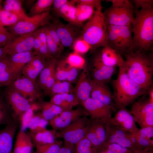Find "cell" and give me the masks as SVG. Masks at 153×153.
I'll use <instances>...</instances> for the list:
<instances>
[{
	"label": "cell",
	"instance_id": "obj_1",
	"mask_svg": "<svg viewBox=\"0 0 153 153\" xmlns=\"http://www.w3.org/2000/svg\"><path fill=\"white\" fill-rule=\"evenodd\" d=\"M123 65L130 78L147 92L153 86V53L139 50L125 54Z\"/></svg>",
	"mask_w": 153,
	"mask_h": 153
},
{
	"label": "cell",
	"instance_id": "obj_2",
	"mask_svg": "<svg viewBox=\"0 0 153 153\" xmlns=\"http://www.w3.org/2000/svg\"><path fill=\"white\" fill-rule=\"evenodd\" d=\"M133 27V51L145 53L153 50V8L149 6L135 12Z\"/></svg>",
	"mask_w": 153,
	"mask_h": 153
},
{
	"label": "cell",
	"instance_id": "obj_3",
	"mask_svg": "<svg viewBox=\"0 0 153 153\" xmlns=\"http://www.w3.org/2000/svg\"><path fill=\"white\" fill-rule=\"evenodd\" d=\"M116 78L110 81L116 109L126 107L147 92L129 77L122 65L118 67Z\"/></svg>",
	"mask_w": 153,
	"mask_h": 153
},
{
	"label": "cell",
	"instance_id": "obj_4",
	"mask_svg": "<svg viewBox=\"0 0 153 153\" xmlns=\"http://www.w3.org/2000/svg\"><path fill=\"white\" fill-rule=\"evenodd\" d=\"M79 38L90 45L91 52L100 47L109 46L102 10H95L93 15L84 24Z\"/></svg>",
	"mask_w": 153,
	"mask_h": 153
},
{
	"label": "cell",
	"instance_id": "obj_5",
	"mask_svg": "<svg viewBox=\"0 0 153 153\" xmlns=\"http://www.w3.org/2000/svg\"><path fill=\"white\" fill-rule=\"evenodd\" d=\"M111 6L102 14L106 24L125 26L132 24L135 20L134 8L131 1L128 0H108Z\"/></svg>",
	"mask_w": 153,
	"mask_h": 153
},
{
	"label": "cell",
	"instance_id": "obj_6",
	"mask_svg": "<svg viewBox=\"0 0 153 153\" xmlns=\"http://www.w3.org/2000/svg\"><path fill=\"white\" fill-rule=\"evenodd\" d=\"M109 46L122 56L133 52V27L106 25Z\"/></svg>",
	"mask_w": 153,
	"mask_h": 153
},
{
	"label": "cell",
	"instance_id": "obj_7",
	"mask_svg": "<svg viewBox=\"0 0 153 153\" xmlns=\"http://www.w3.org/2000/svg\"><path fill=\"white\" fill-rule=\"evenodd\" d=\"M90 120L86 116L80 117L59 130L57 135L63 139L64 145L73 148L74 145L85 137Z\"/></svg>",
	"mask_w": 153,
	"mask_h": 153
},
{
	"label": "cell",
	"instance_id": "obj_8",
	"mask_svg": "<svg viewBox=\"0 0 153 153\" xmlns=\"http://www.w3.org/2000/svg\"><path fill=\"white\" fill-rule=\"evenodd\" d=\"M49 10L37 15L27 17L15 24L5 27L7 30L17 36L33 32L48 24L52 18Z\"/></svg>",
	"mask_w": 153,
	"mask_h": 153
},
{
	"label": "cell",
	"instance_id": "obj_9",
	"mask_svg": "<svg viewBox=\"0 0 153 153\" xmlns=\"http://www.w3.org/2000/svg\"><path fill=\"white\" fill-rule=\"evenodd\" d=\"M145 94L134 102L130 110L141 128L153 127V102Z\"/></svg>",
	"mask_w": 153,
	"mask_h": 153
},
{
	"label": "cell",
	"instance_id": "obj_10",
	"mask_svg": "<svg viewBox=\"0 0 153 153\" xmlns=\"http://www.w3.org/2000/svg\"><path fill=\"white\" fill-rule=\"evenodd\" d=\"M51 21L64 47L73 45L74 42L80 38L83 29L81 27L69 23L64 24L58 18L53 17Z\"/></svg>",
	"mask_w": 153,
	"mask_h": 153
},
{
	"label": "cell",
	"instance_id": "obj_11",
	"mask_svg": "<svg viewBox=\"0 0 153 153\" xmlns=\"http://www.w3.org/2000/svg\"><path fill=\"white\" fill-rule=\"evenodd\" d=\"M4 97L14 119L19 120L22 115L32 104L10 86L6 87Z\"/></svg>",
	"mask_w": 153,
	"mask_h": 153
},
{
	"label": "cell",
	"instance_id": "obj_12",
	"mask_svg": "<svg viewBox=\"0 0 153 153\" xmlns=\"http://www.w3.org/2000/svg\"><path fill=\"white\" fill-rule=\"evenodd\" d=\"M30 102L41 98V89L36 82H34L24 76L15 80L10 85Z\"/></svg>",
	"mask_w": 153,
	"mask_h": 153
},
{
	"label": "cell",
	"instance_id": "obj_13",
	"mask_svg": "<svg viewBox=\"0 0 153 153\" xmlns=\"http://www.w3.org/2000/svg\"><path fill=\"white\" fill-rule=\"evenodd\" d=\"M105 126L106 137L104 144L116 143L130 149L135 153L141 152L134 145L130 138V133L109 124L106 123Z\"/></svg>",
	"mask_w": 153,
	"mask_h": 153
},
{
	"label": "cell",
	"instance_id": "obj_14",
	"mask_svg": "<svg viewBox=\"0 0 153 153\" xmlns=\"http://www.w3.org/2000/svg\"><path fill=\"white\" fill-rule=\"evenodd\" d=\"M107 123L131 134H135L139 129L133 116L126 107L119 109L114 116L111 118Z\"/></svg>",
	"mask_w": 153,
	"mask_h": 153
},
{
	"label": "cell",
	"instance_id": "obj_15",
	"mask_svg": "<svg viewBox=\"0 0 153 153\" xmlns=\"http://www.w3.org/2000/svg\"><path fill=\"white\" fill-rule=\"evenodd\" d=\"M82 105L92 120H101L106 124L112 118L111 109L99 100L90 97Z\"/></svg>",
	"mask_w": 153,
	"mask_h": 153
},
{
	"label": "cell",
	"instance_id": "obj_16",
	"mask_svg": "<svg viewBox=\"0 0 153 153\" xmlns=\"http://www.w3.org/2000/svg\"><path fill=\"white\" fill-rule=\"evenodd\" d=\"M89 73L92 79L106 84L110 81L117 72L116 67H109L103 63L99 52L93 57Z\"/></svg>",
	"mask_w": 153,
	"mask_h": 153
},
{
	"label": "cell",
	"instance_id": "obj_17",
	"mask_svg": "<svg viewBox=\"0 0 153 153\" xmlns=\"http://www.w3.org/2000/svg\"><path fill=\"white\" fill-rule=\"evenodd\" d=\"M90 119L85 137L95 150L101 151L106 139V124L101 120Z\"/></svg>",
	"mask_w": 153,
	"mask_h": 153
},
{
	"label": "cell",
	"instance_id": "obj_18",
	"mask_svg": "<svg viewBox=\"0 0 153 153\" xmlns=\"http://www.w3.org/2000/svg\"><path fill=\"white\" fill-rule=\"evenodd\" d=\"M88 115L85 109L81 107L74 110H65L50 121V124L55 131L66 128L78 118Z\"/></svg>",
	"mask_w": 153,
	"mask_h": 153
},
{
	"label": "cell",
	"instance_id": "obj_19",
	"mask_svg": "<svg viewBox=\"0 0 153 153\" xmlns=\"http://www.w3.org/2000/svg\"><path fill=\"white\" fill-rule=\"evenodd\" d=\"M35 32L18 36L4 46L8 55L32 50L34 47Z\"/></svg>",
	"mask_w": 153,
	"mask_h": 153
},
{
	"label": "cell",
	"instance_id": "obj_20",
	"mask_svg": "<svg viewBox=\"0 0 153 153\" xmlns=\"http://www.w3.org/2000/svg\"><path fill=\"white\" fill-rule=\"evenodd\" d=\"M74 88V94L80 104L90 97L92 79L89 69L86 65L83 69Z\"/></svg>",
	"mask_w": 153,
	"mask_h": 153
},
{
	"label": "cell",
	"instance_id": "obj_21",
	"mask_svg": "<svg viewBox=\"0 0 153 153\" xmlns=\"http://www.w3.org/2000/svg\"><path fill=\"white\" fill-rule=\"evenodd\" d=\"M91 84L90 97L99 100L110 107L112 111H115L112 94L107 84L92 79Z\"/></svg>",
	"mask_w": 153,
	"mask_h": 153
},
{
	"label": "cell",
	"instance_id": "obj_22",
	"mask_svg": "<svg viewBox=\"0 0 153 153\" xmlns=\"http://www.w3.org/2000/svg\"><path fill=\"white\" fill-rule=\"evenodd\" d=\"M130 135L134 145L141 152L152 149L153 127L141 128L135 134L130 133Z\"/></svg>",
	"mask_w": 153,
	"mask_h": 153
},
{
	"label": "cell",
	"instance_id": "obj_23",
	"mask_svg": "<svg viewBox=\"0 0 153 153\" xmlns=\"http://www.w3.org/2000/svg\"><path fill=\"white\" fill-rule=\"evenodd\" d=\"M35 55L33 51L31 50L8 56L10 68L14 80L22 76L24 67Z\"/></svg>",
	"mask_w": 153,
	"mask_h": 153
},
{
	"label": "cell",
	"instance_id": "obj_24",
	"mask_svg": "<svg viewBox=\"0 0 153 153\" xmlns=\"http://www.w3.org/2000/svg\"><path fill=\"white\" fill-rule=\"evenodd\" d=\"M17 121L14 120L0 130V153H12L13 140L18 127Z\"/></svg>",
	"mask_w": 153,
	"mask_h": 153
},
{
	"label": "cell",
	"instance_id": "obj_25",
	"mask_svg": "<svg viewBox=\"0 0 153 153\" xmlns=\"http://www.w3.org/2000/svg\"><path fill=\"white\" fill-rule=\"evenodd\" d=\"M46 58L40 55H35L25 66L22 72L23 75L34 82L44 68Z\"/></svg>",
	"mask_w": 153,
	"mask_h": 153
},
{
	"label": "cell",
	"instance_id": "obj_26",
	"mask_svg": "<svg viewBox=\"0 0 153 153\" xmlns=\"http://www.w3.org/2000/svg\"><path fill=\"white\" fill-rule=\"evenodd\" d=\"M99 53L102 62L107 66L119 67L124 62L122 56L110 46L103 47Z\"/></svg>",
	"mask_w": 153,
	"mask_h": 153
},
{
	"label": "cell",
	"instance_id": "obj_27",
	"mask_svg": "<svg viewBox=\"0 0 153 153\" xmlns=\"http://www.w3.org/2000/svg\"><path fill=\"white\" fill-rule=\"evenodd\" d=\"M50 102L64 110L72 109L74 107L80 104L74 93L54 95L52 96Z\"/></svg>",
	"mask_w": 153,
	"mask_h": 153
},
{
	"label": "cell",
	"instance_id": "obj_28",
	"mask_svg": "<svg viewBox=\"0 0 153 153\" xmlns=\"http://www.w3.org/2000/svg\"><path fill=\"white\" fill-rule=\"evenodd\" d=\"M33 146L29 135L20 131L16 136L13 153H32Z\"/></svg>",
	"mask_w": 153,
	"mask_h": 153
},
{
	"label": "cell",
	"instance_id": "obj_29",
	"mask_svg": "<svg viewBox=\"0 0 153 153\" xmlns=\"http://www.w3.org/2000/svg\"><path fill=\"white\" fill-rule=\"evenodd\" d=\"M58 61L52 57L46 59L45 65L36 81L41 89L43 90L47 80L55 73Z\"/></svg>",
	"mask_w": 153,
	"mask_h": 153
},
{
	"label": "cell",
	"instance_id": "obj_30",
	"mask_svg": "<svg viewBox=\"0 0 153 153\" xmlns=\"http://www.w3.org/2000/svg\"><path fill=\"white\" fill-rule=\"evenodd\" d=\"M56 131L45 129L36 132H30V136L33 145H44L54 143L55 142Z\"/></svg>",
	"mask_w": 153,
	"mask_h": 153
},
{
	"label": "cell",
	"instance_id": "obj_31",
	"mask_svg": "<svg viewBox=\"0 0 153 153\" xmlns=\"http://www.w3.org/2000/svg\"><path fill=\"white\" fill-rule=\"evenodd\" d=\"M75 4L74 0H69L60 10L57 18L61 17L69 23L78 25L83 28L76 20Z\"/></svg>",
	"mask_w": 153,
	"mask_h": 153
},
{
	"label": "cell",
	"instance_id": "obj_32",
	"mask_svg": "<svg viewBox=\"0 0 153 153\" xmlns=\"http://www.w3.org/2000/svg\"><path fill=\"white\" fill-rule=\"evenodd\" d=\"M14 80L10 68L8 56L0 60V87L10 85Z\"/></svg>",
	"mask_w": 153,
	"mask_h": 153
},
{
	"label": "cell",
	"instance_id": "obj_33",
	"mask_svg": "<svg viewBox=\"0 0 153 153\" xmlns=\"http://www.w3.org/2000/svg\"><path fill=\"white\" fill-rule=\"evenodd\" d=\"M95 12L94 7L82 4H77L76 6L75 18L77 23L83 27V22L88 20Z\"/></svg>",
	"mask_w": 153,
	"mask_h": 153
},
{
	"label": "cell",
	"instance_id": "obj_34",
	"mask_svg": "<svg viewBox=\"0 0 153 153\" xmlns=\"http://www.w3.org/2000/svg\"><path fill=\"white\" fill-rule=\"evenodd\" d=\"M39 105L42 110V116L48 121H50L65 111L61 107L50 102L42 101Z\"/></svg>",
	"mask_w": 153,
	"mask_h": 153
},
{
	"label": "cell",
	"instance_id": "obj_35",
	"mask_svg": "<svg viewBox=\"0 0 153 153\" xmlns=\"http://www.w3.org/2000/svg\"><path fill=\"white\" fill-rule=\"evenodd\" d=\"M54 0H38L31 7L28 14L29 17L41 14L48 11L51 10Z\"/></svg>",
	"mask_w": 153,
	"mask_h": 153
},
{
	"label": "cell",
	"instance_id": "obj_36",
	"mask_svg": "<svg viewBox=\"0 0 153 153\" xmlns=\"http://www.w3.org/2000/svg\"><path fill=\"white\" fill-rule=\"evenodd\" d=\"M14 120L4 96L0 92V125H6Z\"/></svg>",
	"mask_w": 153,
	"mask_h": 153
},
{
	"label": "cell",
	"instance_id": "obj_37",
	"mask_svg": "<svg viewBox=\"0 0 153 153\" xmlns=\"http://www.w3.org/2000/svg\"><path fill=\"white\" fill-rule=\"evenodd\" d=\"M28 16H20L12 12L6 11L3 8L0 12V20L3 26L13 25Z\"/></svg>",
	"mask_w": 153,
	"mask_h": 153
},
{
	"label": "cell",
	"instance_id": "obj_38",
	"mask_svg": "<svg viewBox=\"0 0 153 153\" xmlns=\"http://www.w3.org/2000/svg\"><path fill=\"white\" fill-rule=\"evenodd\" d=\"M74 88L71 83L67 81L56 80L48 95L52 96L54 95L63 94L74 93Z\"/></svg>",
	"mask_w": 153,
	"mask_h": 153
},
{
	"label": "cell",
	"instance_id": "obj_39",
	"mask_svg": "<svg viewBox=\"0 0 153 153\" xmlns=\"http://www.w3.org/2000/svg\"><path fill=\"white\" fill-rule=\"evenodd\" d=\"M22 1L6 0L4 2L3 8L5 10L15 13L20 16H25V14L22 6Z\"/></svg>",
	"mask_w": 153,
	"mask_h": 153
},
{
	"label": "cell",
	"instance_id": "obj_40",
	"mask_svg": "<svg viewBox=\"0 0 153 153\" xmlns=\"http://www.w3.org/2000/svg\"><path fill=\"white\" fill-rule=\"evenodd\" d=\"M48 122L42 117L41 113L35 114L29 125L28 128L30 129L31 132L40 131L46 129Z\"/></svg>",
	"mask_w": 153,
	"mask_h": 153
},
{
	"label": "cell",
	"instance_id": "obj_41",
	"mask_svg": "<svg viewBox=\"0 0 153 153\" xmlns=\"http://www.w3.org/2000/svg\"><path fill=\"white\" fill-rule=\"evenodd\" d=\"M40 108L39 104H32L30 108L25 111L20 117V131H24L27 128L35 111Z\"/></svg>",
	"mask_w": 153,
	"mask_h": 153
},
{
	"label": "cell",
	"instance_id": "obj_42",
	"mask_svg": "<svg viewBox=\"0 0 153 153\" xmlns=\"http://www.w3.org/2000/svg\"><path fill=\"white\" fill-rule=\"evenodd\" d=\"M36 32L40 39L41 46L39 52L35 55H40L46 59L52 57L48 50L46 33L43 27L39 28Z\"/></svg>",
	"mask_w": 153,
	"mask_h": 153
},
{
	"label": "cell",
	"instance_id": "obj_43",
	"mask_svg": "<svg viewBox=\"0 0 153 153\" xmlns=\"http://www.w3.org/2000/svg\"><path fill=\"white\" fill-rule=\"evenodd\" d=\"M66 60L69 66L78 69H82L86 65L85 59L80 54L75 52L69 54Z\"/></svg>",
	"mask_w": 153,
	"mask_h": 153
},
{
	"label": "cell",
	"instance_id": "obj_44",
	"mask_svg": "<svg viewBox=\"0 0 153 153\" xmlns=\"http://www.w3.org/2000/svg\"><path fill=\"white\" fill-rule=\"evenodd\" d=\"M69 66L66 59L58 60L55 72V75L56 80L66 81Z\"/></svg>",
	"mask_w": 153,
	"mask_h": 153
},
{
	"label": "cell",
	"instance_id": "obj_45",
	"mask_svg": "<svg viewBox=\"0 0 153 153\" xmlns=\"http://www.w3.org/2000/svg\"><path fill=\"white\" fill-rule=\"evenodd\" d=\"M101 151L103 153H135L130 149L115 143L104 144Z\"/></svg>",
	"mask_w": 153,
	"mask_h": 153
},
{
	"label": "cell",
	"instance_id": "obj_46",
	"mask_svg": "<svg viewBox=\"0 0 153 153\" xmlns=\"http://www.w3.org/2000/svg\"><path fill=\"white\" fill-rule=\"evenodd\" d=\"M44 29L46 33L47 45L50 54L52 57L57 59L60 57L63 51L52 39L47 31Z\"/></svg>",
	"mask_w": 153,
	"mask_h": 153
},
{
	"label": "cell",
	"instance_id": "obj_47",
	"mask_svg": "<svg viewBox=\"0 0 153 153\" xmlns=\"http://www.w3.org/2000/svg\"><path fill=\"white\" fill-rule=\"evenodd\" d=\"M17 36L7 30L4 26L0 25V44L1 46H5Z\"/></svg>",
	"mask_w": 153,
	"mask_h": 153
},
{
	"label": "cell",
	"instance_id": "obj_48",
	"mask_svg": "<svg viewBox=\"0 0 153 153\" xmlns=\"http://www.w3.org/2000/svg\"><path fill=\"white\" fill-rule=\"evenodd\" d=\"M76 153H92V145L90 140L85 137L75 144Z\"/></svg>",
	"mask_w": 153,
	"mask_h": 153
},
{
	"label": "cell",
	"instance_id": "obj_49",
	"mask_svg": "<svg viewBox=\"0 0 153 153\" xmlns=\"http://www.w3.org/2000/svg\"><path fill=\"white\" fill-rule=\"evenodd\" d=\"M36 150L33 153H59L61 147L56 143L38 145L36 146Z\"/></svg>",
	"mask_w": 153,
	"mask_h": 153
},
{
	"label": "cell",
	"instance_id": "obj_50",
	"mask_svg": "<svg viewBox=\"0 0 153 153\" xmlns=\"http://www.w3.org/2000/svg\"><path fill=\"white\" fill-rule=\"evenodd\" d=\"M51 22L43 27L47 31L51 38L59 48L63 51L64 47L61 44L55 29Z\"/></svg>",
	"mask_w": 153,
	"mask_h": 153
},
{
	"label": "cell",
	"instance_id": "obj_51",
	"mask_svg": "<svg viewBox=\"0 0 153 153\" xmlns=\"http://www.w3.org/2000/svg\"><path fill=\"white\" fill-rule=\"evenodd\" d=\"M74 52L79 54H84L90 49V45L84 40L79 38L73 44Z\"/></svg>",
	"mask_w": 153,
	"mask_h": 153
},
{
	"label": "cell",
	"instance_id": "obj_52",
	"mask_svg": "<svg viewBox=\"0 0 153 153\" xmlns=\"http://www.w3.org/2000/svg\"><path fill=\"white\" fill-rule=\"evenodd\" d=\"M76 3L88 5L94 7L95 10H102V7L101 0H74Z\"/></svg>",
	"mask_w": 153,
	"mask_h": 153
},
{
	"label": "cell",
	"instance_id": "obj_53",
	"mask_svg": "<svg viewBox=\"0 0 153 153\" xmlns=\"http://www.w3.org/2000/svg\"><path fill=\"white\" fill-rule=\"evenodd\" d=\"M131 1L134 6L135 12L140 8L153 6V0H133Z\"/></svg>",
	"mask_w": 153,
	"mask_h": 153
},
{
	"label": "cell",
	"instance_id": "obj_54",
	"mask_svg": "<svg viewBox=\"0 0 153 153\" xmlns=\"http://www.w3.org/2000/svg\"><path fill=\"white\" fill-rule=\"evenodd\" d=\"M78 69L69 65L66 81L71 83L75 82L78 76Z\"/></svg>",
	"mask_w": 153,
	"mask_h": 153
},
{
	"label": "cell",
	"instance_id": "obj_55",
	"mask_svg": "<svg viewBox=\"0 0 153 153\" xmlns=\"http://www.w3.org/2000/svg\"><path fill=\"white\" fill-rule=\"evenodd\" d=\"M56 81L54 73L47 80L45 83L42 90L44 95H48L50 90Z\"/></svg>",
	"mask_w": 153,
	"mask_h": 153
},
{
	"label": "cell",
	"instance_id": "obj_56",
	"mask_svg": "<svg viewBox=\"0 0 153 153\" xmlns=\"http://www.w3.org/2000/svg\"><path fill=\"white\" fill-rule=\"evenodd\" d=\"M68 1V0H54L52 10L57 17L60 9Z\"/></svg>",
	"mask_w": 153,
	"mask_h": 153
},
{
	"label": "cell",
	"instance_id": "obj_57",
	"mask_svg": "<svg viewBox=\"0 0 153 153\" xmlns=\"http://www.w3.org/2000/svg\"><path fill=\"white\" fill-rule=\"evenodd\" d=\"M41 43L39 37L36 32H35L34 38V44L33 48L34 51H33L35 55L39 52L40 48Z\"/></svg>",
	"mask_w": 153,
	"mask_h": 153
},
{
	"label": "cell",
	"instance_id": "obj_58",
	"mask_svg": "<svg viewBox=\"0 0 153 153\" xmlns=\"http://www.w3.org/2000/svg\"><path fill=\"white\" fill-rule=\"evenodd\" d=\"M147 94L148 95V98L151 101L153 102V86L149 89L148 91Z\"/></svg>",
	"mask_w": 153,
	"mask_h": 153
},
{
	"label": "cell",
	"instance_id": "obj_59",
	"mask_svg": "<svg viewBox=\"0 0 153 153\" xmlns=\"http://www.w3.org/2000/svg\"><path fill=\"white\" fill-rule=\"evenodd\" d=\"M35 0H27L26 1V3L27 5L29 6V5H31L33 3H34V2L35 1Z\"/></svg>",
	"mask_w": 153,
	"mask_h": 153
},
{
	"label": "cell",
	"instance_id": "obj_60",
	"mask_svg": "<svg viewBox=\"0 0 153 153\" xmlns=\"http://www.w3.org/2000/svg\"><path fill=\"white\" fill-rule=\"evenodd\" d=\"M1 1V0H0V12L1 11V10H2V9L3 8L1 6V2L2 1ZM0 25L3 26V25H2L1 22L0 21Z\"/></svg>",
	"mask_w": 153,
	"mask_h": 153
},
{
	"label": "cell",
	"instance_id": "obj_61",
	"mask_svg": "<svg viewBox=\"0 0 153 153\" xmlns=\"http://www.w3.org/2000/svg\"><path fill=\"white\" fill-rule=\"evenodd\" d=\"M140 153H153V151L152 150H148L146 151Z\"/></svg>",
	"mask_w": 153,
	"mask_h": 153
}]
</instances>
